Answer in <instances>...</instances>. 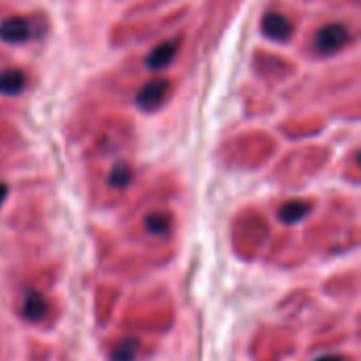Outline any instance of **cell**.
I'll return each mask as SVG.
<instances>
[{"instance_id":"6da1fadb","label":"cell","mask_w":361,"mask_h":361,"mask_svg":"<svg viewBox=\"0 0 361 361\" xmlns=\"http://www.w3.org/2000/svg\"><path fill=\"white\" fill-rule=\"evenodd\" d=\"M351 34L347 30V25L343 23H328L317 32L315 38V49L324 55H332L336 51H341L347 42H349Z\"/></svg>"},{"instance_id":"7a4b0ae2","label":"cell","mask_w":361,"mask_h":361,"mask_svg":"<svg viewBox=\"0 0 361 361\" xmlns=\"http://www.w3.org/2000/svg\"><path fill=\"white\" fill-rule=\"evenodd\" d=\"M167 93H169V80L167 78H154V80L146 82L137 91L135 104H137V108H142L146 112H152V110H157L165 102Z\"/></svg>"},{"instance_id":"3957f363","label":"cell","mask_w":361,"mask_h":361,"mask_svg":"<svg viewBox=\"0 0 361 361\" xmlns=\"http://www.w3.org/2000/svg\"><path fill=\"white\" fill-rule=\"evenodd\" d=\"M34 36V27L32 21L25 17H8L0 23V38L4 42H25Z\"/></svg>"},{"instance_id":"277c9868","label":"cell","mask_w":361,"mask_h":361,"mask_svg":"<svg viewBox=\"0 0 361 361\" xmlns=\"http://www.w3.org/2000/svg\"><path fill=\"white\" fill-rule=\"evenodd\" d=\"M292 23L288 17H283L281 13H267V17L262 19V32L267 38L277 40V42H286L292 36Z\"/></svg>"},{"instance_id":"5b68a950","label":"cell","mask_w":361,"mask_h":361,"mask_svg":"<svg viewBox=\"0 0 361 361\" xmlns=\"http://www.w3.org/2000/svg\"><path fill=\"white\" fill-rule=\"evenodd\" d=\"M47 311H49L47 298H44L40 292H36V290H25L23 305H21V317H23L25 322H32V324H34V322L44 319Z\"/></svg>"},{"instance_id":"8992f818","label":"cell","mask_w":361,"mask_h":361,"mask_svg":"<svg viewBox=\"0 0 361 361\" xmlns=\"http://www.w3.org/2000/svg\"><path fill=\"white\" fill-rule=\"evenodd\" d=\"M178 47H180V40H176V38L157 44V47L152 49V53L148 55L146 66H148L150 70H163V68H167V66L173 61V57H176V53H178Z\"/></svg>"},{"instance_id":"52a82bcc","label":"cell","mask_w":361,"mask_h":361,"mask_svg":"<svg viewBox=\"0 0 361 361\" xmlns=\"http://www.w3.org/2000/svg\"><path fill=\"white\" fill-rule=\"evenodd\" d=\"M311 207L313 205L309 201H288L279 209V220L283 224H296V222L305 220L311 214Z\"/></svg>"},{"instance_id":"ba28073f","label":"cell","mask_w":361,"mask_h":361,"mask_svg":"<svg viewBox=\"0 0 361 361\" xmlns=\"http://www.w3.org/2000/svg\"><path fill=\"white\" fill-rule=\"evenodd\" d=\"M25 87V76L21 70H2L0 72V93L2 95H17Z\"/></svg>"},{"instance_id":"9c48e42d","label":"cell","mask_w":361,"mask_h":361,"mask_svg":"<svg viewBox=\"0 0 361 361\" xmlns=\"http://www.w3.org/2000/svg\"><path fill=\"white\" fill-rule=\"evenodd\" d=\"M140 353V341L137 338H123L121 343H116V347L110 353L112 361H135Z\"/></svg>"},{"instance_id":"30bf717a","label":"cell","mask_w":361,"mask_h":361,"mask_svg":"<svg viewBox=\"0 0 361 361\" xmlns=\"http://www.w3.org/2000/svg\"><path fill=\"white\" fill-rule=\"evenodd\" d=\"M146 231L152 235H165L171 228V216L169 214H150L144 220Z\"/></svg>"},{"instance_id":"8fae6325","label":"cell","mask_w":361,"mask_h":361,"mask_svg":"<svg viewBox=\"0 0 361 361\" xmlns=\"http://www.w3.org/2000/svg\"><path fill=\"white\" fill-rule=\"evenodd\" d=\"M108 182H110V186H114V188H127L129 182H131V169H129V165L116 163V165L112 167L110 176H108Z\"/></svg>"},{"instance_id":"7c38bea8","label":"cell","mask_w":361,"mask_h":361,"mask_svg":"<svg viewBox=\"0 0 361 361\" xmlns=\"http://www.w3.org/2000/svg\"><path fill=\"white\" fill-rule=\"evenodd\" d=\"M315 361H347L343 355H334V353H330V355H322V357H317Z\"/></svg>"},{"instance_id":"4fadbf2b","label":"cell","mask_w":361,"mask_h":361,"mask_svg":"<svg viewBox=\"0 0 361 361\" xmlns=\"http://www.w3.org/2000/svg\"><path fill=\"white\" fill-rule=\"evenodd\" d=\"M6 195H8V186H6L4 182H0V205L4 203V199H6Z\"/></svg>"}]
</instances>
